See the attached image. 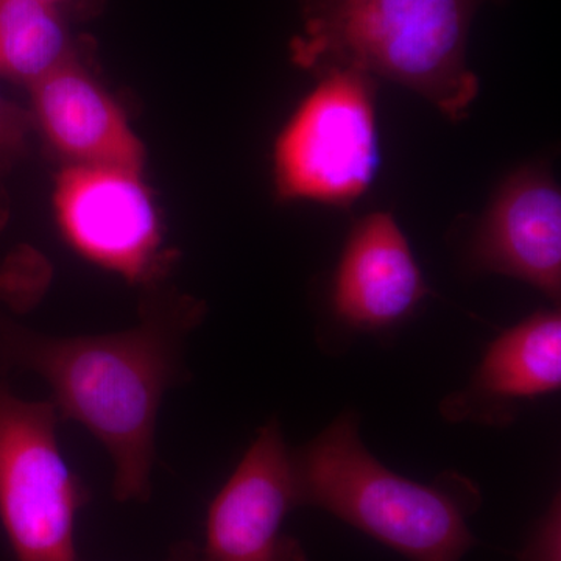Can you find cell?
<instances>
[{
	"label": "cell",
	"instance_id": "obj_10",
	"mask_svg": "<svg viewBox=\"0 0 561 561\" xmlns=\"http://www.w3.org/2000/svg\"><path fill=\"white\" fill-rule=\"evenodd\" d=\"M561 386V316L538 311L491 342L465 389L442 401L453 423L508 426L519 404Z\"/></svg>",
	"mask_w": 561,
	"mask_h": 561
},
{
	"label": "cell",
	"instance_id": "obj_14",
	"mask_svg": "<svg viewBox=\"0 0 561 561\" xmlns=\"http://www.w3.org/2000/svg\"><path fill=\"white\" fill-rule=\"evenodd\" d=\"M33 130L31 111L0 94V175L27 153Z\"/></svg>",
	"mask_w": 561,
	"mask_h": 561
},
{
	"label": "cell",
	"instance_id": "obj_5",
	"mask_svg": "<svg viewBox=\"0 0 561 561\" xmlns=\"http://www.w3.org/2000/svg\"><path fill=\"white\" fill-rule=\"evenodd\" d=\"M275 146L280 201L345 206L370 187L379 165L376 79L356 69L320 73Z\"/></svg>",
	"mask_w": 561,
	"mask_h": 561
},
{
	"label": "cell",
	"instance_id": "obj_12",
	"mask_svg": "<svg viewBox=\"0 0 561 561\" xmlns=\"http://www.w3.org/2000/svg\"><path fill=\"white\" fill-rule=\"evenodd\" d=\"M68 14L41 0H0V77L27 84L79 58Z\"/></svg>",
	"mask_w": 561,
	"mask_h": 561
},
{
	"label": "cell",
	"instance_id": "obj_18",
	"mask_svg": "<svg viewBox=\"0 0 561 561\" xmlns=\"http://www.w3.org/2000/svg\"><path fill=\"white\" fill-rule=\"evenodd\" d=\"M10 216V202L9 197H7L5 191L0 186V231L5 227L7 220H9Z\"/></svg>",
	"mask_w": 561,
	"mask_h": 561
},
{
	"label": "cell",
	"instance_id": "obj_17",
	"mask_svg": "<svg viewBox=\"0 0 561 561\" xmlns=\"http://www.w3.org/2000/svg\"><path fill=\"white\" fill-rule=\"evenodd\" d=\"M41 2L49 3L65 14H91L98 9L99 0H41Z\"/></svg>",
	"mask_w": 561,
	"mask_h": 561
},
{
	"label": "cell",
	"instance_id": "obj_13",
	"mask_svg": "<svg viewBox=\"0 0 561 561\" xmlns=\"http://www.w3.org/2000/svg\"><path fill=\"white\" fill-rule=\"evenodd\" d=\"M51 279L49 261L32 247L10 251L0 261V308L27 312L41 301Z\"/></svg>",
	"mask_w": 561,
	"mask_h": 561
},
{
	"label": "cell",
	"instance_id": "obj_1",
	"mask_svg": "<svg viewBox=\"0 0 561 561\" xmlns=\"http://www.w3.org/2000/svg\"><path fill=\"white\" fill-rule=\"evenodd\" d=\"M149 287L138 324L111 334L57 337L0 319V367L38 375L60 420L101 442L119 502L151 497L160 408L190 379L186 342L205 316L202 301Z\"/></svg>",
	"mask_w": 561,
	"mask_h": 561
},
{
	"label": "cell",
	"instance_id": "obj_15",
	"mask_svg": "<svg viewBox=\"0 0 561 561\" xmlns=\"http://www.w3.org/2000/svg\"><path fill=\"white\" fill-rule=\"evenodd\" d=\"M522 561H561V502L557 494L535 527Z\"/></svg>",
	"mask_w": 561,
	"mask_h": 561
},
{
	"label": "cell",
	"instance_id": "obj_8",
	"mask_svg": "<svg viewBox=\"0 0 561 561\" xmlns=\"http://www.w3.org/2000/svg\"><path fill=\"white\" fill-rule=\"evenodd\" d=\"M481 271L530 284L552 301L561 291V197L551 173L527 165L497 192L471 250Z\"/></svg>",
	"mask_w": 561,
	"mask_h": 561
},
{
	"label": "cell",
	"instance_id": "obj_9",
	"mask_svg": "<svg viewBox=\"0 0 561 561\" xmlns=\"http://www.w3.org/2000/svg\"><path fill=\"white\" fill-rule=\"evenodd\" d=\"M430 294L390 214L357 221L332 278L331 309L350 332H379L408 319Z\"/></svg>",
	"mask_w": 561,
	"mask_h": 561
},
{
	"label": "cell",
	"instance_id": "obj_7",
	"mask_svg": "<svg viewBox=\"0 0 561 561\" xmlns=\"http://www.w3.org/2000/svg\"><path fill=\"white\" fill-rule=\"evenodd\" d=\"M297 507L290 449L273 416L210 502L203 561H309L301 542L283 530Z\"/></svg>",
	"mask_w": 561,
	"mask_h": 561
},
{
	"label": "cell",
	"instance_id": "obj_11",
	"mask_svg": "<svg viewBox=\"0 0 561 561\" xmlns=\"http://www.w3.org/2000/svg\"><path fill=\"white\" fill-rule=\"evenodd\" d=\"M32 116L68 165L142 172L146 151L124 111L79 58L31 87Z\"/></svg>",
	"mask_w": 561,
	"mask_h": 561
},
{
	"label": "cell",
	"instance_id": "obj_4",
	"mask_svg": "<svg viewBox=\"0 0 561 561\" xmlns=\"http://www.w3.org/2000/svg\"><path fill=\"white\" fill-rule=\"evenodd\" d=\"M51 401L0 382V522L18 561H79L77 515L90 491L62 459Z\"/></svg>",
	"mask_w": 561,
	"mask_h": 561
},
{
	"label": "cell",
	"instance_id": "obj_3",
	"mask_svg": "<svg viewBox=\"0 0 561 561\" xmlns=\"http://www.w3.org/2000/svg\"><path fill=\"white\" fill-rule=\"evenodd\" d=\"M297 504L337 516L412 561H461L478 545L468 519L481 490L460 472L432 485L402 478L365 448L356 412L290 451Z\"/></svg>",
	"mask_w": 561,
	"mask_h": 561
},
{
	"label": "cell",
	"instance_id": "obj_16",
	"mask_svg": "<svg viewBox=\"0 0 561 561\" xmlns=\"http://www.w3.org/2000/svg\"><path fill=\"white\" fill-rule=\"evenodd\" d=\"M165 561H203L202 548L197 542L181 540L172 546Z\"/></svg>",
	"mask_w": 561,
	"mask_h": 561
},
{
	"label": "cell",
	"instance_id": "obj_6",
	"mask_svg": "<svg viewBox=\"0 0 561 561\" xmlns=\"http://www.w3.org/2000/svg\"><path fill=\"white\" fill-rule=\"evenodd\" d=\"M55 208L84 257L131 283H157L165 267L160 217L140 173L68 165L58 176Z\"/></svg>",
	"mask_w": 561,
	"mask_h": 561
},
{
	"label": "cell",
	"instance_id": "obj_2",
	"mask_svg": "<svg viewBox=\"0 0 561 561\" xmlns=\"http://www.w3.org/2000/svg\"><path fill=\"white\" fill-rule=\"evenodd\" d=\"M486 0H300L291 61L316 76L356 69L397 81L465 119L479 92L468 68L472 18Z\"/></svg>",
	"mask_w": 561,
	"mask_h": 561
}]
</instances>
